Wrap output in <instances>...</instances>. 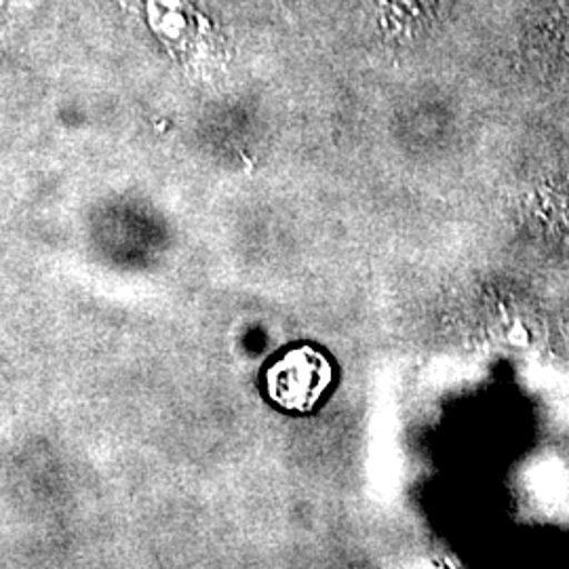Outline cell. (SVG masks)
Segmentation results:
<instances>
[{
  "instance_id": "cell-1",
  "label": "cell",
  "mask_w": 569,
  "mask_h": 569,
  "mask_svg": "<svg viewBox=\"0 0 569 569\" xmlns=\"http://www.w3.org/2000/svg\"><path fill=\"white\" fill-rule=\"evenodd\" d=\"M401 2H422V0H401Z\"/></svg>"
}]
</instances>
